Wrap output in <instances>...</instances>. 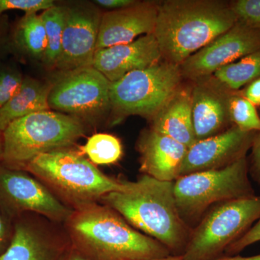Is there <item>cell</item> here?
Instances as JSON below:
<instances>
[{"label": "cell", "mask_w": 260, "mask_h": 260, "mask_svg": "<svg viewBox=\"0 0 260 260\" xmlns=\"http://www.w3.org/2000/svg\"><path fill=\"white\" fill-rule=\"evenodd\" d=\"M63 226L71 246L91 260H146L172 255L158 241L100 203L73 210Z\"/></svg>", "instance_id": "cell-1"}, {"label": "cell", "mask_w": 260, "mask_h": 260, "mask_svg": "<svg viewBox=\"0 0 260 260\" xmlns=\"http://www.w3.org/2000/svg\"><path fill=\"white\" fill-rule=\"evenodd\" d=\"M174 181L157 180L142 174L127 180L126 190L104 195L100 203L121 215L128 223L167 247L174 256H182L191 231L178 211Z\"/></svg>", "instance_id": "cell-2"}, {"label": "cell", "mask_w": 260, "mask_h": 260, "mask_svg": "<svg viewBox=\"0 0 260 260\" xmlns=\"http://www.w3.org/2000/svg\"><path fill=\"white\" fill-rule=\"evenodd\" d=\"M237 22L227 2L166 0L159 2L153 34L162 59L180 66Z\"/></svg>", "instance_id": "cell-3"}, {"label": "cell", "mask_w": 260, "mask_h": 260, "mask_svg": "<svg viewBox=\"0 0 260 260\" xmlns=\"http://www.w3.org/2000/svg\"><path fill=\"white\" fill-rule=\"evenodd\" d=\"M62 204L72 210L100 203L104 195L126 190L127 180L104 174L80 151L71 148L41 154L25 166Z\"/></svg>", "instance_id": "cell-4"}, {"label": "cell", "mask_w": 260, "mask_h": 260, "mask_svg": "<svg viewBox=\"0 0 260 260\" xmlns=\"http://www.w3.org/2000/svg\"><path fill=\"white\" fill-rule=\"evenodd\" d=\"M87 133L86 125L64 113L43 111L20 118L3 132L5 167L24 170L41 154L74 147Z\"/></svg>", "instance_id": "cell-5"}, {"label": "cell", "mask_w": 260, "mask_h": 260, "mask_svg": "<svg viewBox=\"0 0 260 260\" xmlns=\"http://www.w3.org/2000/svg\"><path fill=\"white\" fill-rule=\"evenodd\" d=\"M174 191L179 215L191 229L214 205L255 195L246 157L223 169L181 176Z\"/></svg>", "instance_id": "cell-6"}, {"label": "cell", "mask_w": 260, "mask_h": 260, "mask_svg": "<svg viewBox=\"0 0 260 260\" xmlns=\"http://www.w3.org/2000/svg\"><path fill=\"white\" fill-rule=\"evenodd\" d=\"M183 79L179 66L162 59L110 83L112 124L129 116L151 120L181 88Z\"/></svg>", "instance_id": "cell-7"}, {"label": "cell", "mask_w": 260, "mask_h": 260, "mask_svg": "<svg viewBox=\"0 0 260 260\" xmlns=\"http://www.w3.org/2000/svg\"><path fill=\"white\" fill-rule=\"evenodd\" d=\"M260 218V195L229 200L212 206L191 231L181 257L216 260Z\"/></svg>", "instance_id": "cell-8"}, {"label": "cell", "mask_w": 260, "mask_h": 260, "mask_svg": "<svg viewBox=\"0 0 260 260\" xmlns=\"http://www.w3.org/2000/svg\"><path fill=\"white\" fill-rule=\"evenodd\" d=\"M110 82L93 67L63 73L52 83L48 104L50 109L95 125L111 110Z\"/></svg>", "instance_id": "cell-9"}, {"label": "cell", "mask_w": 260, "mask_h": 260, "mask_svg": "<svg viewBox=\"0 0 260 260\" xmlns=\"http://www.w3.org/2000/svg\"><path fill=\"white\" fill-rule=\"evenodd\" d=\"M0 211L11 220L23 214L34 213L63 224L73 210L62 204L30 173L0 162Z\"/></svg>", "instance_id": "cell-10"}, {"label": "cell", "mask_w": 260, "mask_h": 260, "mask_svg": "<svg viewBox=\"0 0 260 260\" xmlns=\"http://www.w3.org/2000/svg\"><path fill=\"white\" fill-rule=\"evenodd\" d=\"M70 245L63 224L25 213L15 219L11 242L0 260H59Z\"/></svg>", "instance_id": "cell-11"}, {"label": "cell", "mask_w": 260, "mask_h": 260, "mask_svg": "<svg viewBox=\"0 0 260 260\" xmlns=\"http://www.w3.org/2000/svg\"><path fill=\"white\" fill-rule=\"evenodd\" d=\"M260 49V30L239 21L179 66L183 78L194 82Z\"/></svg>", "instance_id": "cell-12"}, {"label": "cell", "mask_w": 260, "mask_h": 260, "mask_svg": "<svg viewBox=\"0 0 260 260\" xmlns=\"http://www.w3.org/2000/svg\"><path fill=\"white\" fill-rule=\"evenodd\" d=\"M102 16L92 5L67 8L60 54L54 68L67 73L92 67Z\"/></svg>", "instance_id": "cell-13"}, {"label": "cell", "mask_w": 260, "mask_h": 260, "mask_svg": "<svg viewBox=\"0 0 260 260\" xmlns=\"http://www.w3.org/2000/svg\"><path fill=\"white\" fill-rule=\"evenodd\" d=\"M256 133L233 125L220 134L195 142L188 148L180 177L223 169L246 157Z\"/></svg>", "instance_id": "cell-14"}, {"label": "cell", "mask_w": 260, "mask_h": 260, "mask_svg": "<svg viewBox=\"0 0 260 260\" xmlns=\"http://www.w3.org/2000/svg\"><path fill=\"white\" fill-rule=\"evenodd\" d=\"M191 114L197 141L223 133L233 126L229 101L232 91L213 76L193 82Z\"/></svg>", "instance_id": "cell-15"}, {"label": "cell", "mask_w": 260, "mask_h": 260, "mask_svg": "<svg viewBox=\"0 0 260 260\" xmlns=\"http://www.w3.org/2000/svg\"><path fill=\"white\" fill-rule=\"evenodd\" d=\"M159 2H138L124 9L102 15L96 51L129 44L140 35L153 34L158 16Z\"/></svg>", "instance_id": "cell-16"}, {"label": "cell", "mask_w": 260, "mask_h": 260, "mask_svg": "<svg viewBox=\"0 0 260 260\" xmlns=\"http://www.w3.org/2000/svg\"><path fill=\"white\" fill-rule=\"evenodd\" d=\"M161 59L156 39L150 34L129 44L99 49L95 51L92 67L112 83L128 73L145 69Z\"/></svg>", "instance_id": "cell-17"}, {"label": "cell", "mask_w": 260, "mask_h": 260, "mask_svg": "<svg viewBox=\"0 0 260 260\" xmlns=\"http://www.w3.org/2000/svg\"><path fill=\"white\" fill-rule=\"evenodd\" d=\"M137 149L140 153V172L157 180L175 181L188 148L151 128L142 132Z\"/></svg>", "instance_id": "cell-18"}, {"label": "cell", "mask_w": 260, "mask_h": 260, "mask_svg": "<svg viewBox=\"0 0 260 260\" xmlns=\"http://www.w3.org/2000/svg\"><path fill=\"white\" fill-rule=\"evenodd\" d=\"M191 87L181 86L151 119V128L185 145L197 141L191 114Z\"/></svg>", "instance_id": "cell-19"}, {"label": "cell", "mask_w": 260, "mask_h": 260, "mask_svg": "<svg viewBox=\"0 0 260 260\" xmlns=\"http://www.w3.org/2000/svg\"><path fill=\"white\" fill-rule=\"evenodd\" d=\"M51 85L52 83H45L29 77L24 78L14 96L0 108V131H4L10 123L20 118L49 110L48 98Z\"/></svg>", "instance_id": "cell-20"}, {"label": "cell", "mask_w": 260, "mask_h": 260, "mask_svg": "<svg viewBox=\"0 0 260 260\" xmlns=\"http://www.w3.org/2000/svg\"><path fill=\"white\" fill-rule=\"evenodd\" d=\"M13 42L17 49L34 59H43L47 48V32L41 15H25L15 27Z\"/></svg>", "instance_id": "cell-21"}, {"label": "cell", "mask_w": 260, "mask_h": 260, "mask_svg": "<svg viewBox=\"0 0 260 260\" xmlns=\"http://www.w3.org/2000/svg\"><path fill=\"white\" fill-rule=\"evenodd\" d=\"M212 76L231 91H238L260 78V49L225 65Z\"/></svg>", "instance_id": "cell-22"}, {"label": "cell", "mask_w": 260, "mask_h": 260, "mask_svg": "<svg viewBox=\"0 0 260 260\" xmlns=\"http://www.w3.org/2000/svg\"><path fill=\"white\" fill-rule=\"evenodd\" d=\"M66 15L67 8L56 5L41 14L47 38V51L42 60L51 68H54L60 54Z\"/></svg>", "instance_id": "cell-23"}, {"label": "cell", "mask_w": 260, "mask_h": 260, "mask_svg": "<svg viewBox=\"0 0 260 260\" xmlns=\"http://www.w3.org/2000/svg\"><path fill=\"white\" fill-rule=\"evenodd\" d=\"M81 153L88 156L94 165L104 166L116 164L123 155L120 140L107 133H96L90 136L83 146Z\"/></svg>", "instance_id": "cell-24"}, {"label": "cell", "mask_w": 260, "mask_h": 260, "mask_svg": "<svg viewBox=\"0 0 260 260\" xmlns=\"http://www.w3.org/2000/svg\"><path fill=\"white\" fill-rule=\"evenodd\" d=\"M229 110L233 125L242 131L260 133V116L257 109L237 91L231 93Z\"/></svg>", "instance_id": "cell-25"}, {"label": "cell", "mask_w": 260, "mask_h": 260, "mask_svg": "<svg viewBox=\"0 0 260 260\" xmlns=\"http://www.w3.org/2000/svg\"><path fill=\"white\" fill-rule=\"evenodd\" d=\"M230 5L239 21L260 30V0H236Z\"/></svg>", "instance_id": "cell-26"}, {"label": "cell", "mask_w": 260, "mask_h": 260, "mask_svg": "<svg viewBox=\"0 0 260 260\" xmlns=\"http://www.w3.org/2000/svg\"><path fill=\"white\" fill-rule=\"evenodd\" d=\"M23 79V75L17 70L9 68L0 70V108L14 96Z\"/></svg>", "instance_id": "cell-27"}, {"label": "cell", "mask_w": 260, "mask_h": 260, "mask_svg": "<svg viewBox=\"0 0 260 260\" xmlns=\"http://www.w3.org/2000/svg\"><path fill=\"white\" fill-rule=\"evenodd\" d=\"M55 6L52 0H0V16L9 10H21L25 15L45 11Z\"/></svg>", "instance_id": "cell-28"}, {"label": "cell", "mask_w": 260, "mask_h": 260, "mask_svg": "<svg viewBox=\"0 0 260 260\" xmlns=\"http://www.w3.org/2000/svg\"><path fill=\"white\" fill-rule=\"evenodd\" d=\"M260 242V218L242 237L233 242L225 251L226 256H234L244 250L246 247Z\"/></svg>", "instance_id": "cell-29"}, {"label": "cell", "mask_w": 260, "mask_h": 260, "mask_svg": "<svg viewBox=\"0 0 260 260\" xmlns=\"http://www.w3.org/2000/svg\"><path fill=\"white\" fill-rule=\"evenodd\" d=\"M251 150V155L248 160L249 174L260 186V133H256Z\"/></svg>", "instance_id": "cell-30"}, {"label": "cell", "mask_w": 260, "mask_h": 260, "mask_svg": "<svg viewBox=\"0 0 260 260\" xmlns=\"http://www.w3.org/2000/svg\"><path fill=\"white\" fill-rule=\"evenodd\" d=\"M13 234L12 220L0 211V255L10 245Z\"/></svg>", "instance_id": "cell-31"}, {"label": "cell", "mask_w": 260, "mask_h": 260, "mask_svg": "<svg viewBox=\"0 0 260 260\" xmlns=\"http://www.w3.org/2000/svg\"><path fill=\"white\" fill-rule=\"evenodd\" d=\"M237 92L250 102L256 109H260V78L253 80Z\"/></svg>", "instance_id": "cell-32"}, {"label": "cell", "mask_w": 260, "mask_h": 260, "mask_svg": "<svg viewBox=\"0 0 260 260\" xmlns=\"http://www.w3.org/2000/svg\"><path fill=\"white\" fill-rule=\"evenodd\" d=\"M138 2L139 1H135V0H96L95 3L102 8L117 10L129 8L136 5Z\"/></svg>", "instance_id": "cell-33"}, {"label": "cell", "mask_w": 260, "mask_h": 260, "mask_svg": "<svg viewBox=\"0 0 260 260\" xmlns=\"http://www.w3.org/2000/svg\"><path fill=\"white\" fill-rule=\"evenodd\" d=\"M59 260H91L76 250L70 244L69 247L64 251Z\"/></svg>", "instance_id": "cell-34"}, {"label": "cell", "mask_w": 260, "mask_h": 260, "mask_svg": "<svg viewBox=\"0 0 260 260\" xmlns=\"http://www.w3.org/2000/svg\"><path fill=\"white\" fill-rule=\"evenodd\" d=\"M216 260H260V254L255 256H242L239 255L225 256Z\"/></svg>", "instance_id": "cell-35"}, {"label": "cell", "mask_w": 260, "mask_h": 260, "mask_svg": "<svg viewBox=\"0 0 260 260\" xmlns=\"http://www.w3.org/2000/svg\"><path fill=\"white\" fill-rule=\"evenodd\" d=\"M146 260H184V259L181 257V256L169 255L168 256H165V257L156 258V259Z\"/></svg>", "instance_id": "cell-36"}, {"label": "cell", "mask_w": 260, "mask_h": 260, "mask_svg": "<svg viewBox=\"0 0 260 260\" xmlns=\"http://www.w3.org/2000/svg\"><path fill=\"white\" fill-rule=\"evenodd\" d=\"M3 132L0 131V162L3 160Z\"/></svg>", "instance_id": "cell-37"}]
</instances>
